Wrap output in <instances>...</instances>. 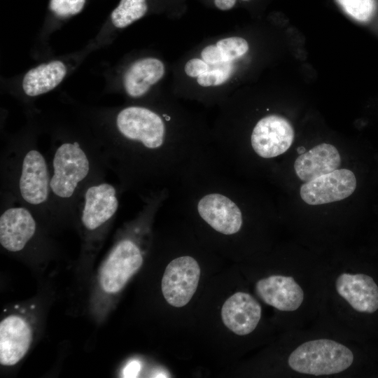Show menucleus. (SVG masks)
I'll return each instance as SVG.
<instances>
[{
  "instance_id": "nucleus-18",
  "label": "nucleus",
  "mask_w": 378,
  "mask_h": 378,
  "mask_svg": "<svg viewBox=\"0 0 378 378\" xmlns=\"http://www.w3.org/2000/svg\"><path fill=\"white\" fill-rule=\"evenodd\" d=\"M146 0H120L111 15L113 24L119 29L128 27L145 15Z\"/></svg>"
},
{
  "instance_id": "nucleus-22",
  "label": "nucleus",
  "mask_w": 378,
  "mask_h": 378,
  "mask_svg": "<svg viewBox=\"0 0 378 378\" xmlns=\"http://www.w3.org/2000/svg\"><path fill=\"white\" fill-rule=\"evenodd\" d=\"M236 1L237 0H214V4L219 10H227L233 8Z\"/></svg>"
},
{
  "instance_id": "nucleus-12",
  "label": "nucleus",
  "mask_w": 378,
  "mask_h": 378,
  "mask_svg": "<svg viewBox=\"0 0 378 378\" xmlns=\"http://www.w3.org/2000/svg\"><path fill=\"white\" fill-rule=\"evenodd\" d=\"M255 292L266 304L283 312L298 309L304 300V292L292 276L272 275L260 279Z\"/></svg>"
},
{
  "instance_id": "nucleus-15",
  "label": "nucleus",
  "mask_w": 378,
  "mask_h": 378,
  "mask_svg": "<svg viewBox=\"0 0 378 378\" xmlns=\"http://www.w3.org/2000/svg\"><path fill=\"white\" fill-rule=\"evenodd\" d=\"M165 74L164 64L155 57H144L134 62L124 74V90L130 98L146 95Z\"/></svg>"
},
{
  "instance_id": "nucleus-8",
  "label": "nucleus",
  "mask_w": 378,
  "mask_h": 378,
  "mask_svg": "<svg viewBox=\"0 0 378 378\" xmlns=\"http://www.w3.org/2000/svg\"><path fill=\"white\" fill-rule=\"evenodd\" d=\"M0 244L7 251L24 250L38 232V218L27 207L14 202H1Z\"/></svg>"
},
{
  "instance_id": "nucleus-6",
  "label": "nucleus",
  "mask_w": 378,
  "mask_h": 378,
  "mask_svg": "<svg viewBox=\"0 0 378 378\" xmlns=\"http://www.w3.org/2000/svg\"><path fill=\"white\" fill-rule=\"evenodd\" d=\"M354 354L346 346L328 339L306 342L293 351L288 360L293 370L312 375L337 374L348 369Z\"/></svg>"
},
{
  "instance_id": "nucleus-7",
  "label": "nucleus",
  "mask_w": 378,
  "mask_h": 378,
  "mask_svg": "<svg viewBox=\"0 0 378 378\" xmlns=\"http://www.w3.org/2000/svg\"><path fill=\"white\" fill-rule=\"evenodd\" d=\"M289 121L276 114L260 118L253 127L249 139L250 150L262 160H270L288 150L294 139Z\"/></svg>"
},
{
  "instance_id": "nucleus-19",
  "label": "nucleus",
  "mask_w": 378,
  "mask_h": 378,
  "mask_svg": "<svg viewBox=\"0 0 378 378\" xmlns=\"http://www.w3.org/2000/svg\"><path fill=\"white\" fill-rule=\"evenodd\" d=\"M345 12L354 19L366 21L374 10L373 0H337Z\"/></svg>"
},
{
  "instance_id": "nucleus-11",
  "label": "nucleus",
  "mask_w": 378,
  "mask_h": 378,
  "mask_svg": "<svg viewBox=\"0 0 378 378\" xmlns=\"http://www.w3.org/2000/svg\"><path fill=\"white\" fill-rule=\"evenodd\" d=\"M338 294L356 312L371 316L378 312V284L365 273H342L335 281Z\"/></svg>"
},
{
  "instance_id": "nucleus-5",
  "label": "nucleus",
  "mask_w": 378,
  "mask_h": 378,
  "mask_svg": "<svg viewBox=\"0 0 378 378\" xmlns=\"http://www.w3.org/2000/svg\"><path fill=\"white\" fill-rule=\"evenodd\" d=\"M119 188L106 178L91 182L79 200L77 218L86 241L99 239L114 219L120 206Z\"/></svg>"
},
{
  "instance_id": "nucleus-9",
  "label": "nucleus",
  "mask_w": 378,
  "mask_h": 378,
  "mask_svg": "<svg viewBox=\"0 0 378 378\" xmlns=\"http://www.w3.org/2000/svg\"><path fill=\"white\" fill-rule=\"evenodd\" d=\"M200 276V265L192 256L173 259L166 267L161 283L166 301L175 307L185 306L195 294Z\"/></svg>"
},
{
  "instance_id": "nucleus-4",
  "label": "nucleus",
  "mask_w": 378,
  "mask_h": 378,
  "mask_svg": "<svg viewBox=\"0 0 378 378\" xmlns=\"http://www.w3.org/2000/svg\"><path fill=\"white\" fill-rule=\"evenodd\" d=\"M249 50L247 41L240 36H228L204 46L199 54L184 64L185 74L195 79L202 88H217L227 84L237 62Z\"/></svg>"
},
{
  "instance_id": "nucleus-10",
  "label": "nucleus",
  "mask_w": 378,
  "mask_h": 378,
  "mask_svg": "<svg viewBox=\"0 0 378 378\" xmlns=\"http://www.w3.org/2000/svg\"><path fill=\"white\" fill-rule=\"evenodd\" d=\"M356 188L354 174L346 169H336L304 183L300 188L302 200L319 205L344 200Z\"/></svg>"
},
{
  "instance_id": "nucleus-21",
  "label": "nucleus",
  "mask_w": 378,
  "mask_h": 378,
  "mask_svg": "<svg viewBox=\"0 0 378 378\" xmlns=\"http://www.w3.org/2000/svg\"><path fill=\"white\" fill-rule=\"evenodd\" d=\"M141 365L137 360H132L123 370L124 377H136L140 371Z\"/></svg>"
},
{
  "instance_id": "nucleus-16",
  "label": "nucleus",
  "mask_w": 378,
  "mask_h": 378,
  "mask_svg": "<svg viewBox=\"0 0 378 378\" xmlns=\"http://www.w3.org/2000/svg\"><path fill=\"white\" fill-rule=\"evenodd\" d=\"M341 158L337 148L330 144H321L301 154L294 164L298 176L309 181L330 173L340 167Z\"/></svg>"
},
{
  "instance_id": "nucleus-2",
  "label": "nucleus",
  "mask_w": 378,
  "mask_h": 378,
  "mask_svg": "<svg viewBox=\"0 0 378 378\" xmlns=\"http://www.w3.org/2000/svg\"><path fill=\"white\" fill-rule=\"evenodd\" d=\"M52 217L75 218L79 200L91 182L107 171L88 136L57 134L49 148Z\"/></svg>"
},
{
  "instance_id": "nucleus-1",
  "label": "nucleus",
  "mask_w": 378,
  "mask_h": 378,
  "mask_svg": "<svg viewBox=\"0 0 378 378\" xmlns=\"http://www.w3.org/2000/svg\"><path fill=\"white\" fill-rule=\"evenodd\" d=\"M110 116L87 136L122 195L171 190L190 161L212 144L202 122L173 104H131Z\"/></svg>"
},
{
  "instance_id": "nucleus-20",
  "label": "nucleus",
  "mask_w": 378,
  "mask_h": 378,
  "mask_svg": "<svg viewBox=\"0 0 378 378\" xmlns=\"http://www.w3.org/2000/svg\"><path fill=\"white\" fill-rule=\"evenodd\" d=\"M85 0H50V9L60 18H68L79 13L83 8Z\"/></svg>"
},
{
  "instance_id": "nucleus-17",
  "label": "nucleus",
  "mask_w": 378,
  "mask_h": 378,
  "mask_svg": "<svg viewBox=\"0 0 378 378\" xmlns=\"http://www.w3.org/2000/svg\"><path fill=\"white\" fill-rule=\"evenodd\" d=\"M66 74V67L59 60L41 64L26 73L22 79V90L29 97L43 94L56 88Z\"/></svg>"
},
{
  "instance_id": "nucleus-13",
  "label": "nucleus",
  "mask_w": 378,
  "mask_h": 378,
  "mask_svg": "<svg viewBox=\"0 0 378 378\" xmlns=\"http://www.w3.org/2000/svg\"><path fill=\"white\" fill-rule=\"evenodd\" d=\"M261 306L250 294L237 292L223 304L221 317L225 326L238 335L253 332L261 318Z\"/></svg>"
},
{
  "instance_id": "nucleus-14",
  "label": "nucleus",
  "mask_w": 378,
  "mask_h": 378,
  "mask_svg": "<svg viewBox=\"0 0 378 378\" xmlns=\"http://www.w3.org/2000/svg\"><path fill=\"white\" fill-rule=\"evenodd\" d=\"M32 340L31 330L22 317L10 315L0 323V363L13 365L27 354Z\"/></svg>"
},
{
  "instance_id": "nucleus-3",
  "label": "nucleus",
  "mask_w": 378,
  "mask_h": 378,
  "mask_svg": "<svg viewBox=\"0 0 378 378\" xmlns=\"http://www.w3.org/2000/svg\"><path fill=\"white\" fill-rule=\"evenodd\" d=\"M1 202L27 207L38 219L52 217L50 172L34 136L9 140L1 153Z\"/></svg>"
}]
</instances>
